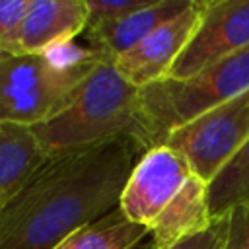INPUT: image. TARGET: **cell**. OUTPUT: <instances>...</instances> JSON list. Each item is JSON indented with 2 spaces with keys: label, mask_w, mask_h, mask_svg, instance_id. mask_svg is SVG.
Returning a JSON list of instances; mask_svg holds the SVG:
<instances>
[{
  "label": "cell",
  "mask_w": 249,
  "mask_h": 249,
  "mask_svg": "<svg viewBox=\"0 0 249 249\" xmlns=\"http://www.w3.org/2000/svg\"><path fill=\"white\" fill-rule=\"evenodd\" d=\"M140 148L132 138L54 154L0 210V249H54L119 206Z\"/></svg>",
  "instance_id": "obj_1"
},
{
  "label": "cell",
  "mask_w": 249,
  "mask_h": 249,
  "mask_svg": "<svg viewBox=\"0 0 249 249\" xmlns=\"http://www.w3.org/2000/svg\"><path fill=\"white\" fill-rule=\"evenodd\" d=\"M121 212L144 226L156 247L206 230L212 222L208 183L202 181L183 154L160 144L134 163L121 193Z\"/></svg>",
  "instance_id": "obj_2"
},
{
  "label": "cell",
  "mask_w": 249,
  "mask_h": 249,
  "mask_svg": "<svg viewBox=\"0 0 249 249\" xmlns=\"http://www.w3.org/2000/svg\"><path fill=\"white\" fill-rule=\"evenodd\" d=\"M31 128L49 156L119 136L132 138L140 152H146L140 88L107 60H101L89 72L54 117Z\"/></svg>",
  "instance_id": "obj_3"
},
{
  "label": "cell",
  "mask_w": 249,
  "mask_h": 249,
  "mask_svg": "<svg viewBox=\"0 0 249 249\" xmlns=\"http://www.w3.org/2000/svg\"><path fill=\"white\" fill-rule=\"evenodd\" d=\"M101 58L72 43L41 54L0 58V123L35 126L54 117Z\"/></svg>",
  "instance_id": "obj_4"
},
{
  "label": "cell",
  "mask_w": 249,
  "mask_h": 249,
  "mask_svg": "<svg viewBox=\"0 0 249 249\" xmlns=\"http://www.w3.org/2000/svg\"><path fill=\"white\" fill-rule=\"evenodd\" d=\"M249 89V47L189 78H163L140 88L146 152L179 126Z\"/></svg>",
  "instance_id": "obj_5"
},
{
  "label": "cell",
  "mask_w": 249,
  "mask_h": 249,
  "mask_svg": "<svg viewBox=\"0 0 249 249\" xmlns=\"http://www.w3.org/2000/svg\"><path fill=\"white\" fill-rule=\"evenodd\" d=\"M249 140V89L175 128L163 144L185 156L208 185Z\"/></svg>",
  "instance_id": "obj_6"
},
{
  "label": "cell",
  "mask_w": 249,
  "mask_h": 249,
  "mask_svg": "<svg viewBox=\"0 0 249 249\" xmlns=\"http://www.w3.org/2000/svg\"><path fill=\"white\" fill-rule=\"evenodd\" d=\"M249 47V0H210L167 78H189Z\"/></svg>",
  "instance_id": "obj_7"
},
{
  "label": "cell",
  "mask_w": 249,
  "mask_h": 249,
  "mask_svg": "<svg viewBox=\"0 0 249 249\" xmlns=\"http://www.w3.org/2000/svg\"><path fill=\"white\" fill-rule=\"evenodd\" d=\"M202 6L195 4L177 18L160 25L113 64L136 88H146L169 76L171 66L181 56L196 31Z\"/></svg>",
  "instance_id": "obj_8"
},
{
  "label": "cell",
  "mask_w": 249,
  "mask_h": 249,
  "mask_svg": "<svg viewBox=\"0 0 249 249\" xmlns=\"http://www.w3.org/2000/svg\"><path fill=\"white\" fill-rule=\"evenodd\" d=\"M89 25L88 0H33L12 54H41L74 43Z\"/></svg>",
  "instance_id": "obj_9"
},
{
  "label": "cell",
  "mask_w": 249,
  "mask_h": 249,
  "mask_svg": "<svg viewBox=\"0 0 249 249\" xmlns=\"http://www.w3.org/2000/svg\"><path fill=\"white\" fill-rule=\"evenodd\" d=\"M198 2L195 0H161L160 4L148 6L144 10L132 12L113 21L88 25L84 31L89 41V51L95 53L101 60L115 62L121 54L138 45L144 37L156 31L160 25L177 18L191 6Z\"/></svg>",
  "instance_id": "obj_10"
},
{
  "label": "cell",
  "mask_w": 249,
  "mask_h": 249,
  "mask_svg": "<svg viewBox=\"0 0 249 249\" xmlns=\"http://www.w3.org/2000/svg\"><path fill=\"white\" fill-rule=\"evenodd\" d=\"M49 158L31 126L0 123V210L27 185Z\"/></svg>",
  "instance_id": "obj_11"
},
{
  "label": "cell",
  "mask_w": 249,
  "mask_h": 249,
  "mask_svg": "<svg viewBox=\"0 0 249 249\" xmlns=\"http://www.w3.org/2000/svg\"><path fill=\"white\" fill-rule=\"evenodd\" d=\"M148 233L144 226L130 222L117 206L95 222L72 231L54 249H132Z\"/></svg>",
  "instance_id": "obj_12"
},
{
  "label": "cell",
  "mask_w": 249,
  "mask_h": 249,
  "mask_svg": "<svg viewBox=\"0 0 249 249\" xmlns=\"http://www.w3.org/2000/svg\"><path fill=\"white\" fill-rule=\"evenodd\" d=\"M208 204L212 216L233 206H249V140L208 185Z\"/></svg>",
  "instance_id": "obj_13"
},
{
  "label": "cell",
  "mask_w": 249,
  "mask_h": 249,
  "mask_svg": "<svg viewBox=\"0 0 249 249\" xmlns=\"http://www.w3.org/2000/svg\"><path fill=\"white\" fill-rule=\"evenodd\" d=\"M228 231H230V210L214 216L206 230L187 235L169 247H156L154 243H150L144 249H224L228 241Z\"/></svg>",
  "instance_id": "obj_14"
},
{
  "label": "cell",
  "mask_w": 249,
  "mask_h": 249,
  "mask_svg": "<svg viewBox=\"0 0 249 249\" xmlns=\"http://www.w3.org/2000/svg\"><path fill=\"white\" fill-rule=\"evenodd\" d=\"M160 2L161 0H88L89 25L113 21V19H119L123 16H128L132 12L144 10Z\"/></svg>",
  "instance_id": "obj_15"
},
{
  "label": "cell",
  "mask_w": 249,
  "mask_h": 249,
  "mask_svg": "<svg viewBox=\"0 0 249 249\" xmlns=\"http://www.w3.org/2000/svg\"><path fill=\"white\" fill-rule=\"evenodd\" d=\"M33 0H0V45L12 54L14 39Z\"/></svg>",
  "instance_id": "obj_16"
},
{
  "label": "cell",
  "mask_w": 249,
  "mask_h": 249,
  "mask_svg": "<svg viewBox=\"0 0 249 249\" xmlns=\"http://www.w3.org/2000/svg\"><path fill=\"white\" fill-rule=\"evenodd\" d=\"M247 247V224L243 206L230 208V231L224 249H245Z\"/></svg>",
  "instance_id": "obj_17"
},
{
  "label": "cell",
  "mask_w": 249,
  "mask_h": 249,
  "mask_svg": "<svg viewBox=\"0 0 249 249\" xmlns=\"http://www.w3.org/2000/svg\"><path fill=\"white\" fill-rule=\"evenodd\" d=\"M243 210H245V224H247V247L245 249H249V206H243Z\"/></svg>",
  "instance_id": "obj_18"
},
{
  "label": "cell",
  "mask_w": 249,
  "mask_h": 249,
  "mask_svg": "<svg viewBox=\"0 0 249 249\" xmlns=\"http://www.w3.org/2000/svg\"><path fill=\"white\" fill-rule=\"evenodd\" d=\"M4 54H10V53H8V51H6V49H4V47H2V45H0V58H2V56H4Z\"/></svg>",
  "instance_id": "obj_19"
},
{
  "label": "cell",
  "mask_w": 249,
  "mask_h": 249,
  "mask_svg": "<svg viewBox=\"0 0 249 249\" xmlns=\"http://www.w3.org/2000/svg\"><path fill=\"white\" fill-rule=\"evenodd\" d=\"M195 2H198V4L202 6V4H206V2H210V0H195Z\"/></svg>",
  "instance_id": "obj_20"
}]
</instances>
